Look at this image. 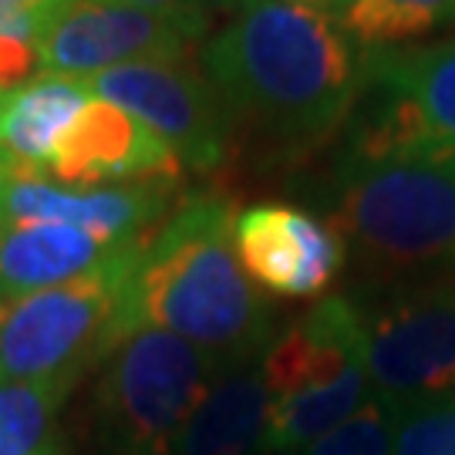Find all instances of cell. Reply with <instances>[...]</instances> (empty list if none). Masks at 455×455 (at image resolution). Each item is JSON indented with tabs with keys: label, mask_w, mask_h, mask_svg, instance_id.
Returning <instances> with one entry per match:
<instances>
[{
	"label": "cell",
	"mask_w": 455,
	"mask_h": 455,
	"mask_svg": "<svg viewBox=\"0 0 455 455\" xmlns=\"http://www.w3.org/2000/svg\"><path fill=\"white\" fill-rule=\"evenodd\" d=\"M118 4H132V7H142V11H152V14L172 20V24L182 28L193 41L206 34L210 14H212L203 0H118Z\"/></svg>",
	"instance_id": "obj_21"
},
{
	"label": "cell",
	"mask_w": 455,
	"mask_h": 455,
	"mask_svg": "<svg viewBox=\"0 0 455 455\" xmlns=\"http://www.w3.org/2000/svg\"><path fill=\"white\" fill-rule=\"evenodd\" d=\"M233 220L223 196H196L146 236L105 355L135 331H165L223 364L260 358L274 341V321L236 257Z\"/></svg>",
	"instance_id": "obj_2"
},
{
	"label": "cell",
	"mask_w": 455,
	"mask_h": 455,
	"mask_svg": "<svg viewBox=\"0 0 455 455\" xmlns=\"http://www.w3.org/2000/svg\"><path fill=\"white\" fill-rule=\"evenodd\" d=\"M267 435V385L260 358L229 361L182 428L172 455H260Z\"/></svg>",
	"instance_id": "obj_15"
},
{
	"label": "cell",
	"mask_w": 455,
	"mask_h": 455,
	"mask_svg": "<svg viewBox=\"0 0 455 455\" xmlns=\"http://www.w3.org/2000/svg\"><path fill=\"white\" fill-rule=\"evenodd\" d=\"M246 276L276 297H321L344 270L341 233L287 203H257L233 220Z\"/></svg>",
	"instance_id": "obj_11"
},
{
	"label": "cell",
	"mask_w": 455,
	"mask_h": 455,
	"mask_svg": "<svg viewBox=\"0 0 455 455\" xmlns=\"http://www.w3.org/2000/svg\"><path fill=\"white\" fill-rule=\"evenodd\" d=\"M0 4H11V7H24V11H37V14H48L54 7H61L68 0H0Z\"/></svg>",
	"instance_id": "obj_23"
},
{
	"label": "cell",
	"mask_w": 455,
	"mask_h": 455,
	"mask_svg": "<svg viewBox=\"0 0 455 455\" xmlns=\"http://www.w3.org/2000/svg\"><path fill=\"white\" fill-rule=\"evenodd\" d=\"M371 395L402 415L455 395V276L402 280L358 304Z\"/></svg>",
	"instance_id": "obj_7"
},
{
	"label": "cell",
	"mask_w": 455,
	"mask_h": 455,
	"mask_svg": "<svg viewBox=\"0 0 455 455\" xmlns=\"http://www.w3.org/2000/svg\"><path fill=\"white\" fill-rule=\"evenodd\" d=\"M203 4H206L210 11H229V14H233V11H236L243 0H203Z\"/></svg>",
	"instance_id": "obj_24"
},
{
	"label": "cell",
	"mask_w": 455,
	"mask_h": 455,
	"mask_svg": "<svg viewBox=\"0 0 455 455\" xmlns=\"http://www.w3.org/2000/svg\"><path fill=\"white\" fill-rule=\"evenodd\" d=\"M199 71L233 122L283 148L324 142L364 92V61L341 24L291 0H243L203 44Z\"/></svg>",
	"instance_id": "obj_1"
},
{
	"label": "cell",
	"mask_w": 455,
	"mask_h": 455,
	"mask_svg": "<svg viewBox=\"0 0 455 455\" xmlns=\"http://www.w3.org/2000/svg\"><path fill=\"white\" fill-rule=\"evenodd\" d=\"M364 84L381 95L364 132L455 148V37L425 48L368 51Z\"/></svg>",
	"instance_id": "obj_12"
},
{
	"label": "cell",
	"mask_w": 455,
	"mask_h": 455,
	"mask_svg": "<svg viewBox=\"0 0 455 455\" xmlns=\"http://www.w3.org/2000/svg\"><path fill=\"white\" fill-rule=\"evenodd\" d=\"M395 455H455V395L405 411Z\"/></svg>",
	"instance_id": "obj_20"
},
{
	"label": "cell",
	"mask_w": 455,
	"mask_h": 455,
	"mask_svg": "<svg viewBox=\"0 0 455 455\" xmlns=\"http://www.w3.org/2000/svg\"><path fill=\"white\" fill-rule=\"evenodd\" d=\"M88 92L135 115L196 172H216L227 163L236 122L199 68L186 61L122 65L88 78Z\"/></svg>",
	"instance_id": "obj_8"
},
{
	"label": "cell",
	"mask_w": 455,
	"mask_h": 455,
	"mask_svg": "<svg viewBox=\"0 0 455 455\" xmlns=\"http://www.w3.org/2000/svg\"><path fill=\"white\" fill-rule=\"evenodd\" d=\"M176 180L112 182V186H65L44 172L14 169L0 180V227L61 223L92 233L98 240L122 243L146 236L172 210Z\"/></svg>",
	"instance_id": "obj_10"
},
{
	"label": "cell",
	"mask_w": 455,
	"mask_h": 455,
	"mask_svg": "<svg viewBox=\"0 0 455 455\" xmlns=\"http://www.w3.org/2000/svg\"><path fill=\"white\" fill-rule=\"evenodd\" d=\"M4 172H7V156L0 152V180H4Z\"/></svg>",
	"instance_id": "obj_25"
},
{
	"label": "cell",
	"mask_w": 455,
	"mask_h": 455,
	"mask_svg": "<svg viewBox=\"0 0 455 455\" xmlns=\"http://www.w3.org/2000/svg\"><path fill=\"white\" fill-rule=\"evenodd\" d=\"M75 378L0 381V455H54L51 428Z\"/></svg>",
	"instance_id": "obj_18"
},
{
	"label": "cell",
	"mask_w": 455,
	"mask_h": 455,
	"mask_svg": "<svg viewBox=\"0 0 455 455\" xmlns=\"http://www.w3.org/2000/svg\"><path fill=\"white\" fill-rule=\"evenodd\" d=\"M4 98H7V95H0V112H4Z\"/></svg>",
	"instance_id": "obj_26"
},
{
	"label": "cell",
	"mask_w": 455,
	"mask_h": 455,
	"mask_svg": "<svg viewBox=\"0 0 455 455\" xmlns=\"http://www.w3.org/2000/svg\"><path fill=\"white\" fill-rule=\"evenodd\" d=\"M291 4H300V7H310V11H321V14L334 17V20L351 7V0H291Z\"/></svg>",
	"instance_id": "obj_22"
},
{
	"label": "cell",
	"mask_w": 455,
	"mask_h": 455,
	"mask_svg": "<svg viewBox=\"0 0 455 455\" xmlns=\"http://www.w3.org/2000/svg\"><path fill=\"white\" fill-rule=\"evenodd\" d=\"M189 44L172 20L118 0H68L44 14L37 37L41 75L78 82L139 61H186Z\"/></svg>",
	"instance_id": "obj_9"
},
{
	"label": "cell",
	"mask_w": 455,
	"mask_h": 455,
	"mask_svg": "<svg viewBox=\"0 0 455 455\" xmlns=\"http://www.w3.org/2000/svg\"><path fill=\"white\" fill-rule=\"evenodd\" d=\"M92 98L88 82L41 75L4 98L0 112V152L14 169L44 172L71 118Z\"/></svg>",
	"instance_id": "obj_16"
},
{
	"label": "cell",
	"mask_w": 455,
	"mask_h": 455,
	"mask_svg": "<svg viewBox=\"0 0 455 455\" xmlns=\"http://www.w3.org/2000/svg\"><path fill=\"white\" fill-rule=\"evenodd\" d=\"M48 172L65 186L180 180V159L132 112L92 95L61 135Z\"/></svg>",
	"instance_id": "obj_13"
},
{
	"label": "cell",
	"mask_w": 455,
	"mask_h": 455,
	"mask_svg": "<svg viewBox=\"0 0 455 455\" xmlns=\"http://www.w3.org/2000/svg\"><path fill=\"white\" fill-rule=\"evenodd\" d=\"M267 435L260 455H287L338 428L371 398L358 304L331 293L260 355Z\"/></svg>",
	"instance_id": "obj_4"
},
{
	"label": "cell",
	"mask_w": 455,
	"mask_h": 455,
	"mask_svg": "<svg viewBox=\"0 0 455 455\" xmlns=\"http://www.w3.org/2000/svg\"><path fill=\"white\" fill-rule=\"evenodd\" d=\"M398 428H402V411L371 395L338 428H331L321 439L307 442L287 455H395Z\"/></svg>",
	"instance_id": "obj_19"
},
{
	"label": "cell",
	"mask_w": 455,
	"mask_h": 455,
	"mask_svg": "<svg viewBox=\"0 0 455 455\" xmlns=\"http://www.w3.org/2000/svg\"><path fill=\"white\" fill-rule=\"evenodd\" d=\"M146 243L132 240L105 267L0 307V381L75 378L101 361L135 257Z\"/></svg>",
	"instance_id": "obj_6"
},
{
	"label": "cell",
	"mask_w": 455,
	"mask_h": 455,
	"mask_svg": "<svg viewBox=\"0 0 455 455\" xmlns=\"http://www.w3.org/2000/svg\"><path fill=\"white\" fill-rule=\"evenodd\" d=\"M338 24L361 48H398L439 28H452L455 0H351Z\"/></svg>",
	"instance_id": "obj_17"
},
{
	"label": "cell",
	"mask_w": 455,
	"mask_h": 455,
	"mask_svg": "<svg viewBox=\"0 0 455 455\" xmlns=\"http://www.w3.org/2000/svg\"><path fill=\"white\" fill-rule=\"evenodd\" d=\"M142 240V236H139ZM132 240L108 243L61 223L0 227V307L51 287H65L112 260Z\"/></svg>",
	"instance_id": "obj_14"
},
{
	"label": "cell",
	"mask_w": 455,
	"mask_h": 455,
	"mask_svg": "<svg viewBox=\"0 0 455 455\" xmlns=\"http://www.w3.org/2000/svg\"><path fill=\"white\" fill-rule=\"evenodd\" d=\"M223 361L176 334L135 331L101 358L95 428L105 455H172Z\"/></svg>",
	"instance_id": "obj_5"
},
{
	"label": "cell",
	"mask_w": 455,
	"mask_h": 455,
	"mask_svg": "<svg viewBox=\"0 0 455 455\" xmlns=\"http://www.w3.org/2000/svg\"><path fill=\"white\" fill-rule=\"evenodd\" d=\"M334 229L381 274L455 276V148L355 129L338 165Z\"/></svg>",
	"instance_id": "obj_3"
}]
</instances>
